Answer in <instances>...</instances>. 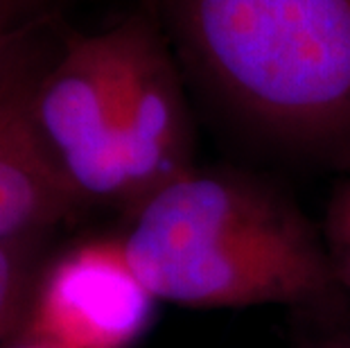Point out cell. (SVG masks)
<instances>
[{
	"instance_id": "obj_1",
	"label": "cell",
	"mask_w": 350,
	"mask_h": 348,
	"mask_svg": "<svg viewBox=\"0 0 350 348\" xmlns=\"http://www.w3.org/2000/svg\"><path fill=\"white\" fill-rule=\"evenodd\" d=\"M32 113L84 202L133 211L197 168L185 75L156 10L55 43Z\"/></svg>"
},
{
	"instance_id": "obj_2",
	"label": "cell",
	"mask_w": 350,
	"mask_h": 348,
	"mask_svg": "<svg viewBox=\"0 0 350 348\" xmlns=\"http://www.w3.org/2000/svg\"><path fill=\"white\" fill-rule=\"evenodd\" d=\"M190 77L251 136L350 170V0H156Z\"/></svg>"
},
{
	"instance_id": "obj_3",
	"label": "cell",
	"mask_w": 350,
	"mask_h": 348,
	"mask_svg": "<svg viewBox=\"0 0 350 348\" xmlns=\"http://www.w3.org/2000/svg\"><path fill=\"white\" fill-rule=\"evenodd\" d=\"M122 247L156 301L321 306L344 292L332 251L292 199L237 170H190L131 211Z\"/></svg>"
},
{
	"instance_id": "obj_4",
	"label": "cell",
	"mask_w": 350,
	"mask_h": 348,
	"mask_svg": "<svg viewBox=\"0 0 350 348\" xmlns=\"http://www.w3.org/2000/svg\"><path fill=\"white\" fill-rule=\"evenodd\" d=\"M154 306L122 240L88 242L43 278L34 301L36 339L59 348H129L150 328Z\"/></svg>"
},
{
	"instance_id": "obj_5",
	"label": "cell",
	"mask_w": 350,
	"mask_h": 348,
	"mask_svg": "<svg viewBox=\"0 0 350 348\" xmlns=\"http://www.w3.org/2000/svg\"><path fill=\"white\" fill-rule=\"evenodd\" d=\"M50 50L46 27L0 59V242H23L86 204L34 122V88Z\"/></svg>"
},
{
	"instance_id": "obj_6",
	"label": "cell",
	"mask_w": 350,
	"mask_h": 348,
	"mask_svg": "<svg viewBox=\"0 0 350 348\" xmlns=\"http://www.w3.org/2000/svg\"><path fill=\"white\" fill-rule=\"evenodd\" d=\"M27 292L23 242H0V337L18 323Z\"/></svg>"
},
{
	"instance_id": "obj_7",
	"label": "cell",
	"mask_w": 350,
	"mask_h": 348,
	"mask_svg": "<svg viewBox=\"0 0 350 348\" xmlns=\"http://www.w3.org/2000/svg\"><path fill=\"white\" fill-rule=\"evenodd\" d=\"M55 10L57 0H0V59L46 29Z\"/></svg>"
},
{
	"instance_id": "obj_8",
	"label": "cell",
	"mask_w": 350,
	"mask_h": 348,
	"mask_svg": "<svg viewBox=\"0 0 350 348\" xmlns=\"http://www.w3.org/2000/svg\"><path fill=\"white\" fill-rule=\"evenodd\" d=\"M327 247H348L350 244V170L334 188L325 217Z\"/></svg>"
},
{
	"instance_id": "obj_9",
	"label": "cell",
	"mask_w": 350,
	"mask_h": 348,
	"mask_svg": "<svg viewBox=\"0 0 350 348\" xmlns=\"http://www.w3.org/2000/svg\"><path fill=\"white\" fill-rule=\"evenodd\" d=\"M334 265H337L339 283L346 292H350V244L348 247H330Z\"/></svg>"
},
{
	"instance_id": "obj_10",
	"label": "cell",
	"mask_w": 350,
	"mask_h": 348,
	"mask_svg": "<svg viewBox=\"0 0 350 348\" xmlns=\"http://www.w3.org/2000/svg\"><path fill=\"white\" fill-rule=\"evenodd\" d=\"M308 348H350V335H332L325 339H317Z\"/></svg>"
},
{
	"instance_id": "obj_11",
	"label": "cell",
	"mask_w": 350,
	"mask_h": 348,
	"mask_svg": "<svg viewBox=\"0 0 350 348\" xmlns=\"http://www.w3.org/2000/svg\"><path fill=\"white\" fill-rule=\"evenodd\" d=\"M16 348H59V346L50 344V342H43V339H34L32 344H25V346H16Z\"/></svg>"
}]
</instances>
